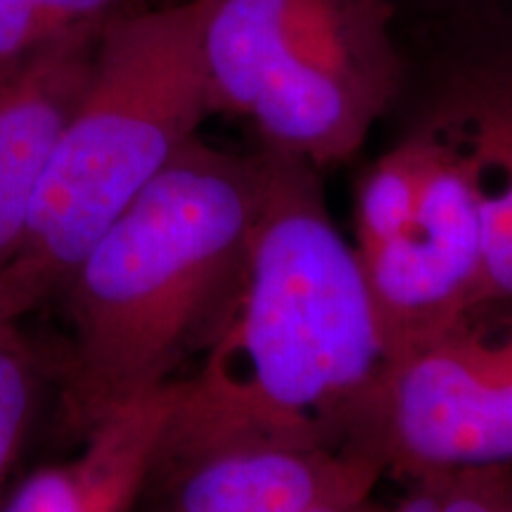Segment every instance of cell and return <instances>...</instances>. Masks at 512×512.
Instances as JSON below:
<instances>
[{"label":"cell","mask_w":512,"mask_h":512,"mask_svg":"<svg viewBox=\"0 0 512 512\" xmlns=\"http://www.w3.org/2000/svg\"><path fill=\"white\" fill-rule=\"evenodd\" d=\"M261 190V150L197 136L88 249L60 292L72 339L57 358V411L69 439L207 347L238 287Z\"/></svg>","instance_id":"7a4b0ae2"},{"label":"cell","mask_w":512,"mask_h":512,"mask_svg":"<svg viewBox=\"0 0 512 512\" xmlns=\"http://www.w3.org/2000/svg\"><path fill=\"white\" fill-rule=\"evenodd\" d=\"M100 34L55 36L0 69V273L22 245L43 169L86 88Z\"/></svg>","instance_id":"9c48e42d"},{"label":"cell","mask_w":512,"mask_h":512,"mask_svg":"<svg viewBox=\"0 0 512 512\" xmlns=\"http://www.w3.org/2000/svg\"><path fill=\"white\" fill-rule=\"evenodd\" d=\"M382 477L358 451L242 446L152 472L147 491L152 512H306L366 501Z\"/></svg>","instance_id":"ba28073f"},{"label":"cell","mask_w":512,"mask_h":512,"mask_svg":"<svg viewBox=\"0 0 512 512\" xmlns=\"http://www.w3.org/2000/svg\"><path fill=\"white\" fill-rule=\"evenodd\" d=\"M392 3L396 5L399 0H392ZM413 3L432 5V8H441V5H446V8H448V5H451V8L456 5V8H458V5H475V3H479V0H413Z\"/></svg>","instance_id":"2e32d148"},{"label":"cell","mask_w":512,"mask_h":512,"mask_svg":"<svg viewBox=\"0 0 512 512\" xmlns=\"http://www.w3.org/2000/svg\"><path fill=\"white\" fill-rule=\"evenodd\" d=\"M50 38L102 31L107 24L143 10L140 0H36Z\"/></svg>","instance_id":"4fadbf2b"},{"label":"cell","mask_w":512,"mask_h":512,"mask_svg":"<svg viewBox=\"0 0 512 512\" xmlns=\"http://www.w3.org/2000/svg\"><path fill=\"white\" fill-rule=\"evenodd\" d=\"M363 451L403 482L512 465V311H477L384 370Z\"/></svg>","instance_id":"8992f818"},{"label":"cell","mask_w":512,"mask_h":512,"mask_svg":"<svg viewBox=\"0 0 512 512\" xmlns=\"http://www.w3.org/2000/svg\"><path fill=\"white\" fill-rule=\"evenodd\" d=\"M181 377L114 411L74 460L43 465L0 498V512H136L145 498Z\"/></svg>","instance_id":"30bf717a"},{"label":"cell","mask_w":512,"mask_h":512,"mask_svg":"<svg viewBox=\"0 0 512 512\" xmlns=\"http://www.w3.org/2000/svg\"><path fill=\"white\" fill-rule=\"evenodd\" d=\"M354 249L387 368L486 309L475 190L453 152L415 121L358 178Z\"/></svg>","instance_id":"5b68a950"},{"label":"cell","mask_w":512,"mask_h":512,"mask_svg":"<svg viewBox=\"0 0 512 512\" xmlns=\"http://www.w3.org/2000/svg\"><path fill=\"white\" fill-rule=\"evenodd\" d=\"M394 12L392 0H202L214 114L320 171L349 162L406 93Z\"/></svg>","instance_id":"277c9868"},{"label":"cell","mask_w":512,"mask_h":512,"mask_svg":"<svg viewBox=\"0 0 512 512\" xmlns=\"http://www.w3.org/2000/svg\"><path fill=\"white\" fill-rule=\"evenodd\" d=\"M389 512H512V465L413 479Z\"/></svg>","instance_id":"7c38bea8"},{"label":"cell","mask_w":512,"mask_h":512,"mask_svg":"<svg viewBox=\"0 0 512 512\" xmlns=\"http://www.w3.org/2000/svg\"><path fill=\"white\" fill-rule=\"evenodd\" d=\"M259 150L245 266L202 363L181 377L152 472L242 446L366 453L387 354L356 249L332 221L323 171Z\"/></svg>","instance_id":"6da1fadb"},{"label":"cell","mask_w":512,"mask_h":512,"mask_svg":"<svg viewBox=\"0 0 512 512\" xmlns=\"http://www.w3.org/2000/svg\"><path fill=\"white\" fill-rule=\"evenodd\" d=\"M453 38L427 67L411 121L453 152L475 190L491 309L512 304V22L484 17Z\"/></svg>","instance_id":"52a82bcc"},{"label":"cell","mask_w":512,"mask_h":512,"mask_svg":"<svg viewBox=\"0 0 512 512\" xmlns=\"http://www.w3.org/2000/svg\"><path fill=\"white\" fill-rule=\"evenodd\" d=\"M57 366L22 320L0 318V498L29 444Z\"/></svg>","instance_id":"8fae6325"},{"label":"cell","mask_w":512,"mask_h":512,"mask_svg":"<svg viewBox=\"0 0 512 512\" xmlns=\"http://www.w3.org/2000/svg\"><path fill=\"white\" fill-rule=\"evenodd\" d=\"M211 114L202 0L107 24L43 169L22 245L0 273V318L24 320L60 297L95 240Z\"/></svg>","instance_id":"3957f363"},{"label":"cell","mask_w":512,"mask_h":512,"mask_svg":"<svg viewBox=\"0 0 512 512\" xmlns=\"http://www.w3.org/2000/svg\"><path fill=\"white\" fill-rule=\"evenodd\" d=\"M46 41L50 34L36 0H0V69L34 53Z\"/></svg>","instance_id":"5bb4252c"},{"label":"cell","mask_w":512,"mask_h":512,"mask_svg":"<svg viewBox=\"0 0 512 512\" xmlns=\"http://www.w3.org/2000/svg\"><path fill=\"white\" fill-rule=\"evenodd\" d=\"M306 512H389V505H382L380 501H375V498L370 496V498H366V501L320 505V508H313Z\"/></svg>","instance_id":"9a60e30c"}]
</instances>
